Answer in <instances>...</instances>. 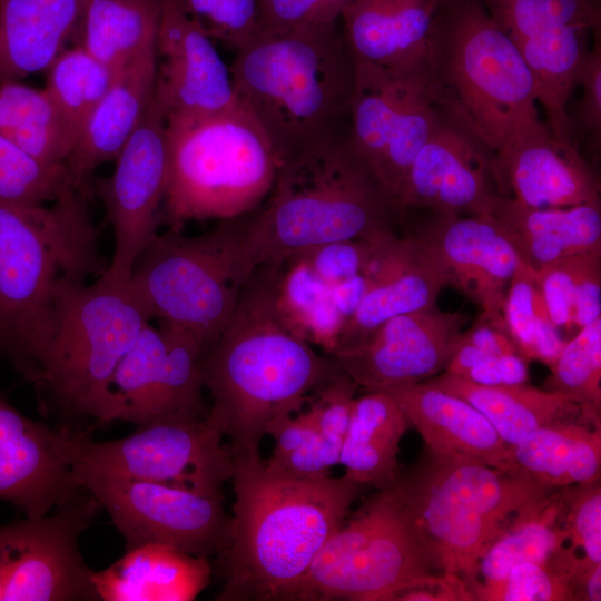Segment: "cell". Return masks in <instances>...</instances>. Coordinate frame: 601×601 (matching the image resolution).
I'll use <instances>...</instances> for the list:
<instances>
[{
  "label": "cell",
  "instance_id": "34",
  "mask_svg": "<svg viewBox=\"0 0 601 601\" xmlns=\"http://www.w3.org/2000/svg\"><path fill=\"white\" fill-rule=\"evenodd\" d=\"M410 423L384 391H371L355 397L344 437L339 463L347 477L381 489L394 480L400 442Z\"/></svg>",
  "mask_w": 601,
  "mask_h": 601
},
{
  "label": "cell",
  "instance_id": "30",
  "mask_svg": "<svg viewBox=\"0 0 601 601\" xmlns=\"http://www.w3.org/2000/svg\"><path fill=\"white\" fill-rule=\"evenodd\" d=\"M508 463L551 489L600 480V416L581 410L540 427L509 447Z\"/></svg>",
  "mask_w": 601,
  "mask_h": 601
},
{
  "label": "cell",
  "instance_id": "2",
  "mask_svg": "<svg viewBox=\"0 0 601 601\" xmlns=\"http://www.w3.org/2000/svg\"><path fill=\"white\" fill-rule=\"evenodd\" d=\"M229 536L217 555L220 601L282 600L343 524L364 485L346 475L298 477L259 453L234 456Z\"/></svg>",
  "mask_w": 601,
  "mask_h": 601
},
{
  "label": "cell",
  "instance_id": "22",
  "mask_svg": "<svg viewBox=\"0 0 601 601\" xmlns=\"http://www.w3.org/2000/svg\"><path fill=\"white\" fill-rule=\"evenodd\" d=\"M495 156L501 193L532 208L600 200V179L573 140L555 137L545 122L519 136Z\"/></svg>",
  "mask_w": 601,
  "mask_h": 601
},
{
  "label": "cell",
  "instance_id": "37",
  "mask_svg": "<svg viewBox=\"0 0 601 601\" xmlns=\"http://www.w3.org/2000/svg\"><path fill=\"white\" fill-rule=\"evenodd\" d=\"M0 136L49 164L65 166L72 141L46 90L0 81Z\"/></svg>",
  "mask_w": 601,
  "mask_h": 601
},
{
  "label": "cell",
  "instance_id": "25",
  "mask_svg": "<svg viewBox=\"0 0 601 601\" xmlns=\"http://www.w3.org/2000/svg\"><path fill=\"white\" fill-rule=\"evenodd\" d=\"M443 1L353 0L341 21L354 60L394 67L430 57Z\"/></svg>",
  "mask_w": 601,
  "mask_h": 601
},
{
  "label": "cell",
  "instance_id": "43",
  "mask_svg": "<svg viewBox=\"0 0 601 601\" xmlns=\"http://www.w3.org/2000/svg\"><path fill=\"white\" fill-rule=\"evenodd\" d=\"M550 370L545 390L562 394L588 412L600 413L601 316L564 343Z\"/></svg>",
  "mask_w": 601,
  "mask_h": 601
},
{
  "label": "cell",
  "instance_id": "40",
  "mask_svg": "<svg viewBox=\"0 0 601 601\" xmlns=\"http://www.w3.org/2000/svg\"><path fill=\"white\" fill-rule=\"evenodd\" d=\"M116 72L78 43L65 48L46 70L43 89L61 118L72 148Z\"/></svg>",
  "mask_w": 601,
  "mask_h": 601
},
{
  "label": "cell",
  "instance_id": "21",
  "mask_svg": "<svg viewBox=\"0 0 601 601\" xmlns=\"http://www.w3.org/2000/svg\"><path fill=\"white\" fill-rule=\"evenodd\" d=\"M193 391L189 366L169 346L164 328L148 322L110 380L100 425L177 422L188 408Z\"/></svg>",
  "mask_w": 601,
  "mask_h": 601
},
{
  "label": "cell",
  "instance_id": "53",
  "mask_svg": "<svg viewBox=\"0 0 601 601\" xmlns=\"http://www.w3.org/2000/svg\"><path fill=\"white\" fill-rule=\"evenodd\" d=\"M372 283L371 276L364 269L363 272L331 286L336 308L344 317L345 322L359 306L364 296L371 288Z\"/></svg>",
  "mask_w": 601,
  "mask_h": 601
},
{
  "label": "cell",
  "instance_id": "33",
  "mask_svg": "<svg viewBox=\"0 0 601 601\" xmlns=\"http://www.w3.org/2000/svg\"><path fill=\"white\" fill-rule=\"evenodd\" d=\"M591 30L579 26L552 28L514 40L531 72L536 101L548 117V128L558 138L573 140L574 128L566 104L588 57Z\"/></svg>",
  "mask_w": 601,
  "mask_h": 601
},
{
  "label": "cell",
  "instance_id": "23",
  "mask_svg": "<svg viewBox=\"0 0 601 601\" xmlns=\"http://www.w3.org/2000/svg\"><path fill=\"white\" fill-rule=\"evenodd\" d=\"M81 491L59 450L56 430L24 416L0 393V500L36 519Z\"/></svg>",
  "mask_w": 601,
  "mask_h": 601
},
{
  "label": "cell",
  "instance_id": "4",
  "mask_svg": "<svg viewBox=\"0 0 601 601\" xmlns=\"http://www.w3.org/2000/svg\"><path fill=\"white\" fill-rule=\"evenodd\" d=\"M265 199L248 220L237 218V250L246 279L257 268L305 249L370 238L400 223L348 136L283 160Z\"/></svg>",
  "mask_w": 601,
  "mask_h": 601
},
{
  "label": "cell",
  "instance_id": "18",
  "mask_svg": "<svg viewBox=\"0 0 601 601\" xmlns=\"http://www.w3.org/2000/svg\"><path fill=\"white\" fill-rule=\"evenodd\" d=\"M441 272L445 285L481 308V317L506 332L503 306L522 259L493 215L434 214L412 234Z\"/></svg>",
  "mask_w": 601,
  "mask_h": 601
},
{
  "label": "cell",
  "instance_id": "13",
  "mask_svg": "<svg viewBox=\"0 0 601 601\" xmlns=\"http://www.w3.org/2000/svg\"><path fill=\"white\" fill-rule=\"evenodd\" d=\"M56 441L66 461L100 473L223 495L231 480L234 456L221 428L208 416L194 422H157L125 437L99 442L60 426Z\"/></svg>",
  "mask_w": 601,
  "mask_h": 601
},
{
  "label": "cell",
  "instance_id": "39",
  "mask_svg": "<svg viewBox=\"0 0 601 601\" xmlns=\"http://www.w3.org/2000/svg\"><path fill=\"white\" fill-rule=\"evenodd\" d=\"M562 509L563 487L554 492L541 511L496 539L477 560L469 583L472 597L502 581L518 564L546 563L558 544Z\"/></svg>",
  "mask_w": 601,
  "mask_h": 601
},
{
  "label": "cell",
  "instance_id": "24",
  "mask_svg": "<svg viewBox=\"0 0 601 601\" xmlns=\"http://www.w3.org/2000/svg\"><path fill=\"white\" fill-rule=\"evenodd\" d=\"M156 76V48L117 70L65 162L76 190L85 193L92 171L117 158L145 116L154 96Z\"/></svg>",
  "mask_w": 601,
  "mask_h": 601
},
{
  "label": "cell",
  "instance_id": "41",
  "mask_svg": "<svg viewBox=\"0 0 601 601\" xmlns=\"http://www.w3.org/2000/svg\"><path fill=\"white\" fill-rule=\"evenodd\" d=\"M563 509L558 544L549 563L574 585L601 564L600 480L563 487Z\"/></svg>",
  "mask_w": 601,
  "mask_h": 601
},
{
  "label": "cell",
  "instance_id": "9",
  "mask_svg": "<svg viewBox=\"0 0 601 601\" xmlns=\"http://www.w3.org/2000/svg\"><path fill=\"white\" fill-rule=\"evenodd\" d=\"M436 17L433 66L444 105L494 155L542 121L531 72L483 2L457 0Z\"/></svg>",
  "mask_w": 601,
  "mask_h": 601
},
{
  "label": "cell",
  "instance_id": "6",
  "mask_svg": "<svg viewBox=\"0 0 601 601\" xmlns=\"http://www.w3.org/2000/svg\"><path fill=\"white\" fill-rule=\"evenodd\" d=\"M393 483L442 572L467 589L486 549L541 511L558 490L519 471L427 446Z\"/></svg>",
  "mask_w": 601,
  "mask_h": 601
},
{
  "label": "cell",
  "instance_id": "11",
  "mask_svg": "<svg viewBox=\"0 0 601 601\" xmlns=\"http://www.w3.org/2000/svg\"><path fill=\"white\" fill-rule=\"evenodd\" d=\"M237 218L186 236L168 228L137 259L130 284L151 319L194 338L204 355L231 318L247 282L236 243Z\"/></svg>",
  "mask_w": 601,
  "mask_h": 601
},
{
  "label": "cell",
  "instance_id": "31",
  "mask_svg": "<svg viewBox=\"0 0 601 601\" xmlns=\"http://www.w3.org/2000/svg\"><path fill=\"white\" fill-rule=\"evenodd\" d=\"M85 0H0V81L46 71L76 36Z\"/></svg>",
  "mask_w": 601,
  "mask_h": 601
},
{
  "label": "cell",
  "instance_id": "49",
  "mask_svg": "<svg viewBox=\"0 0 601 601\" xmlns=\"http://www.w3.org/2000/svg\"><path fill=\"white\" fill-rule=\"evenodd\" d=\"M358 386L342 371L314 392L307 403L318 433L342 450L346 435L355 392Z\"/></svg>",
  "mask_w": 601,
  "mask_h": 601
},
{
  "label": "cell",
  "instance_id": "1",
  "mask_svg": "<svg viewBox=\"0 0 601 601\" xmlns=\"http://www.w3.org/2000/svg\"><path fill=\"white\" fill-rule=\"evenodd\" d=\"M275 266L257 268L242 288L236 309L201 362L213 401L208 417L229 439L233 456L259 453L309 396L341 370L317 354L282 319L274 303Z\"/></svg>",
  "mask_w": 601,
  "mask_h": 601
},
{
  "label": "cell",
  "instance_id": "10",
  "mask_svg": "<svg viewBox=\"0 0 601 601\" xmlns=\"http://www.w3.org/2000/svg\"><path fill=\"white\" fill-rule=\"evenodd\" d=\"M336 530L282 600L390 601L442 572L391 481Z\"/></svg>",
  "mask_w": 601,
  "mask_h": 601
},
{
  "label": "cell",
  "instance_id": "47",
  "mask_svg": "<svg viewBox=\"0 0 601 601\" xmlns=\"http://www.w3.org/2000/svg\"><path fill=\"white\" fill-rule=\"evenodd\" d=\"M481 601H566L577 600L574 585L549 563L515 565L499 583L476 591Z\"/></svg>",
  "mask_w": 601,
  "mask_h": 601
},
{
  "label": "cell",
  "instance_id": "44",
  "mask_svg": "<svg viewBox=\"0 0 601 601\" xmlns=\"http://www.w3.org/2000/svg\"><path fill=\"white\" fill-rule=\"evenodd\" d=\"M73 193L65 166L46 164L0 136V204L41 206Z\"/></svg>",
  "mask_w": 601,
  "mask_h": 601
},
{
  "label": "cell",
  "instance_id": "42",
  "mask_svg": "<svg viewBox=\"0 0 601 601\" xmlns=\"http://www.w3.org/2000/svg\"><path fill=\"white\" fill-rule=\"evenodd\" d=\"M503 318L519 355L551 368L565 341L550 317L531 267L523 260L510 280Z\"/></svg>",
  "mask_w": 601,
  "mask_h": 601
},
{
  "label": "cell",
  "instance_id": "16",
  "mask_svg": "<svg viewBox=\"0 0 601 601\" xmlns=\"http://www.w3.org/2000/svg\"><path fill=\"white\" fill-rule=\"evenodd\" d=\"M115 161L112 175L97 185L115 236L114 255L106 273L129 280L137 259L164 223L166 115L155 95Z\"/></svg>",
  "mask_w": 601,
  "mask_h": 601
},
{
  "label": "cell",
  "instance_id": "45",
  "mask_svg": "<svg viewBox=\"0 0 601 601\" xmlns=\"http://www.w3.org/2000/svg\"><path fill=\"white\" fill-rule=\"evenodd\" d=\"M483 4L513 40L563 26L600 29V0H484Z\"/></svg>",
  "mask_w": 601,
  "mask_h": 601
},
{
  "label": "cell",
  "instance_id": "52",
  "mask_svg": "<svg viewBox=\"0 0 601 601\" xmlns=\"http://www.w3.org/2000/svg\"><path fill=\"white\" fill-rule=\"evenodd\" d=\"M462 377L487 386L523 384L529 378L528 362L519 354L487 357Z\"/></svg>",
  "mask_w": 601,
  "mask_h": 601
},
{
  "label": "cell",
  "instance_id": "12",
  "mask_svg": "<svg viewBox=\"0 0 601 601\" xmlns=\"http://www.w3.org/2000/svg\"><path fill=\"white\" fill-rule=\"evenodd\" d=\"M445 111L433 53L394 67L355 60L348 141L401 221L400 200L410 167Z\"/></svg>",
  "mask_w": 601,
  "mask_h": 601
},
{
  "label": "cell",
  "instance_id": "55",
  "mask_svg": "<svg viewBox=\"0 0 601 601\" xmlns=\"http://www.w3.org/2000/svg\"><path fill=\"white\" fill-rule=\"evenodd\" d=\"M7 577L6 536L3 526L0 528V600H2Z\"/></svg>",
  "mask_w": 601,
  "mask_h": 601
},
{
  "label": "cell",
  "instance_id": "46",
  "mask_svg": "<svg viewBox=\"0 0 601 601\" xmlns=\"http://www.w3.org/2000/svg\"><path fill=\"white\" fill-rule=\"evenodd\" d=\"M213 39L237 51L260 31V0H179Z\"/></svg>",
  "mask_w": 601,
  "mask_h": 601
},
{
  "label": "cell",
  "instance_id": "32",
  "mask_svg": "<svg viewBox=\"0 0 601 601\" xmlns=\"http://www.w3.org/2000/svg\"><path fill=\"white\" fill-rule=\"evenodd\" d=\"M423 382L470 403L509 446L522 443L555 420L584 410L560 393L525 383L487 386L447 372Z\"/></svg>",
  "mask_w": 601,
  "mask_h": 601
},
{
  "label": "cell",
  "instance_id": "7",
  "mask_svg": "<svg viewBox=\"0 0 601 601\" xmlns=\"http://www.w3.org/2000/svg\"><path fill=\"white\" fill-rule=\"evenodd\" d=\"M164 223L239 218L262 204L278 169L273 146L240 104L200 116L166 118Z\"/></svg>",
  "mask_w": 601,
  "mask_h": 601
},
{
  "label": "cell",
  "instance_id": "15",
  "mask_svg": "<svg viewBox=\"0 0 601 601\" xmlns=\"http://www.w3.org/2000/svg\"><path fill=\"white\" fill-rule=\"evenodd\" d=\"M86 491V490H85ZM53 515L4 525L7 577L2 601L99 600L78 539L100 508L88 492Z\"/></svg>",
  "mask_w": 601,
  "mask_h": 601
},
{
  "label": "cell",
  "instance_id": "20",
  "mask_svg": "<svg viewBox=\"0 0 601 601\" xmlns=\"http://www.w3.org/2000/svg\"><path fill=\"white\" fill-rule=\"evenodd\" d=\"M155 98L166 118L200 116L239 104L229 66L179 0H161Z\"/></svg>",
  "mask_w": 601,
  "mask_h": 601
},
{
  "label": "cell",
  "instance_id": "36",
  "mask_svg": "<svg viewBox=\"0 0 601 601\" xmlns=\"http://www.w3.org/2000/svg\"><path fill=\"white\" fill-rule=\"evenodd\" d=\"M273 266L274 303L282 319L297 336L331 355L345 323L331 286L299 254Z\"/></svg>",
  "mask_w": 601,
  "mask_h": 601
},
{
  "label": "cell",
  "instance_id": "8",
  "mask_svg": "<svg viewBox=\"0 0 601 601\" xmlns=\"http://www.w3.org/2000/svg\"><path fill=\"white\" fill-rule=\"evenodd\" d=\"M151 317L129 280L107 273L58 294L30 383L67 420L104 416L110 380Z\"/></svg>",
  "mask_w": 601,
  "mask_h": 601
},
{
  "label": "cell",
  "instance_id": "35",
  "mask_svg": "<svg viewBox=\"0 0 601 601\" xmlns=\"http://www.w3.org/2000/svg\"><path fill=\"white\" fill-rule=\"evenodd\" d=\"M161 0H85L78 45L112 70L157 47Z\"/></svg>",
  "mask_w": 601,
  "mask_h": 601
},
{
  "label": "cell",
  "instance_id": "3",
  "mask_svg": "<svg viewBox=\"0 0 601 601\" xmlns=\"http://www.w3.org/2000/svg\"><path fill=\"white\" fill-rule=\"evenodd\" d=\"M229 66L239 104L278 162L348 136L355 60L338 22L260 30Z\"/></svg>",
  "mask_w": 601,
  "mask_h": 601
},
{
  "label": "cell",
  "instance_id": "26",
  "mask_svg": "<svg viewBox=\"0 0 601 601\" xmlns=\"http://www.w3.org/2000/svg\"><path fill=\"white\" fill-rule=\"evenodd\" d=\"M382 391L395 400L410 425L422 435L425 446L510 470V446L463 398L425 382L394 385Z\"/></svg>",
  "mask_w": 601,
  "mask_h": 601
},
{
  "label": "cell",
  "instance_id": "27",
  "mask_svg": "<svg viewBox=\"0 0 601 601\" xmlns=\"http://www.w3.org/2000/svg\"><path fill=\"white\" fill-rule=\"evenodd\" d=\"M445 286L441 272L416 238L412 234L395 236L375 283L345 322L334 352L358 343L392 317L436 306Z\"/></svg>",
  "mask_w": 601,
  "mask_h": 601
},
{
  "label": "cell",
  "instance_id": "17",
  "mask_svg": "<svg viewBox=\"0 0 601 601\" xmlns=\"http://www.w3.org/2000/svg\"><path fill=\"white\" fill-rule=\"evenodd\" d=\"M502 195L494 154L446 108L410 167L400 214L492 215Z\"/></svg>",
  "mask_w": 601,
  "mask_h": 601
},
{
  "label": "cell",
  "instance_id": "51",
  "mask_svg": "<svg viewBox=\"0 0 601 601\" xmlns=\"http://www.w3.org/2000/svg\"><path fill=\"white\" fill-rule=\"evenodd\" d=\"M582 87V98L572 120L574 131L589 139L594 149L601 140V41L595 38L593 48L581 69L578 86Z\"/></svg>",
  "mask_w": 601,
  "mask_h": 601
},
{
  "label": "cell",
  "instance_id": "38",
  "mask_svg": "<svg viewBox=\"0 0 601 601\" xmlns=\"http://www.w3.org/2000/svg\"><path fill=\"white\" fill-rule=\"evenodd\" d=\"M531 269L559 329L578 331L601 316V250Z\"/></svg>",
  "mask_w": 601,
  "mask_h": 601
},
{
  "label": "cell",
  "instance_id": "19",
  "mask_svg": "<svg viewBox=\"0 0 601 601\" xmlns=\"http://www.w3.org/2000/svg\"><path fill=\"white\" fill-rule=\"evenodd\" d=\"M466 322L465 314L437 306L406 313L328 356L366 392L423 382L444 372Z\"/></svg>",
  "mask_w": 601,
  "mask_h": 601
},
{
  "label": "cell",
  "instance_id": "29",
  "mask_svg": "<svg viewBox=\"0 0 601 601\" xmlns=\"http://www.w3.org/2000/svg\"><path fill=\"white\" fill-rule=\"evenodd\" d=\"M492 215L506 230L521 259L533 269L601 250L600 200L570 207L532 208L502 195Z\"/></svg>",
  "mask_w": 601,
  "mask_h": 601
},
{
  "label": "cell",
  "instance_id": "28",
  "mask_svg": "<svg viewBox=\"0 0 601 601\" xmlns=\"http://www.w3.org/2000/svg\"><path fill=\"white\" fill-rule=\"evenodd\" d=\"M210 574L207 558L146 543L126 550L107 569L92 571L91 583L102 601H190L207 587Z\"/></svg>",
  "mask_w": 601,
  "mask_h": 601
},
{
  "label": "cell",
  "instance_id": "48",
  "mask_svg": "<svg viewBox=\"0 0 601 601\" xmlns=\"http://www.w3.org/2000/svg\"><path fill=\"white\" fill-rule=\"evenodd\" d=\"M392 230H383L370 238L331 242L297 254L325 283L333 286L363 272L383 238Z\"/></svg>",
  "mask_w": 601,
  "mask_h": 601
},
{
  "label": "cell",
  "instance_id": "54",
  "mask_svg": "<svg viewBox=\"0 0 601 601\" xmlns=\"http://www.w3.org/2000/svg\"><path fill=\"white\" fill-rule=\"evenodd\" d=\"M578 600H601V564L591 568L577 584Z\"/></svg>",
  "mask_w": 601,
  "mask_h": 601
},
{
  "label": "cell",
  "instance_id": "5",
  "mask_svg": "<svg viewBox=\"0 0 601 601\" xmlns=\"http://www.w3.org/2000/svg\"><path fill=\"white\" fill-rule=\"evenodd\" d=\"M83 193L48 205L0 204V353L31 382L58 294L105 274Z\"/></svg>",
  "mask_w": 601,
  "mask_h": 601
},
{
  "label": "cell",
  "instance_id": "50",
  "mask_svg": "<svg viewBox=\"0 0 601 601\" xmlns=\"http://www.w3.org/2000/svg\"><path fill=\"white\" fill-rule=\"evenodd\" d=\"M353 0H260V30L302 29L337 23Z\"/></svg>",
  "mask_w": 601,
  "mask_h": 601
},
{
  "label": "cell",
  "instance_id": "14",
  "mask_svg": "<svg viewBox=\"0 0 601 601\" xmlns=\"http://www.w3.org/2000/svg\"><path fill=\"white\" fill-rule=\"evenodd\" d=\"M70 467L76 484L107 511L126 550L160 543L208 559L225 549L230 516L223 495L107 475L79 464Z\"/></svg>",
  "mask_w": 601,
  "mask_h": 601
}]
</instances>
